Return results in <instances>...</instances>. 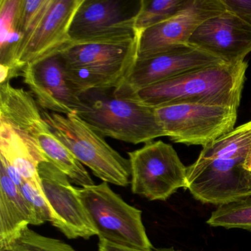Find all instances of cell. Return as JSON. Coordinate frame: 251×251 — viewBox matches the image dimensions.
Segmentation results:
<instances>
[{
  "label": "cell",
  "mask_w": 251,
  "mask_h": 251,
  "mask_svg": "<svg viewBox=\"0 0 251 251\" xmlns=\"http://www.w3.org/2000/svg\"><path fill=\"white\" fill-rule=\"evenodd\" d=\"M186 176V189L202 203L219 206L251 195V120L202 147Z\"/></svg>",
  "instance_id": "obj_1"
},
{
  "label": "cell",
  "mask_w": 251,
  "mask_h": 251,
  "mask_svg": "<svg viewBox=\"0 0 251 251\" xmlns=\"http://www.w3.org/2000/svg\"><path fill=\"white\" fill-rule=\"evenodd\" d=\"M248 61L204 67L148 86L126 98L151 108L198 103L238 109L246 78Z\"/></svg>",
  "instance_id": "obj_2"
},
{
  "label": "cell",
  "mask_w": 251,
  "mask_h": 251,
  "mask_svg": "<svg viewBox=\"0 0 251 251\" xmlns=\"http://www.w3.org/2000/svg\"><path fill=\"white\" fill-rule=\"evenodd\" d=\"M80 99L83 106L77 114L103 137L133 145L167 137L154 108L117 96L114 89L92 91Z\"/></svg>",
  "instance_id": "obj_3"
},
{
  "label": "cell",
  "mask_w": 251,
  "mask_h": 251,
  "mask_svg": "<svg viewBox=\"0 0 251 251\" xmlns=\"http://www.w3.org/2000/svg\"><path fill=\"white\" fill-rule=\"evenodd\" d=\"M137 36L123 43L64 47L58 53L67 80L78 96L92 91L115 89L136 60Z\"/></svg>",
  "instance_id": "obj_4"
},
{
  "label": "cell",
  "mask_w": 251,
  "mask_h": 251,
  "mask_svg": "<svg viewBox=\"0 0 251 251\" xmlns=\"http://www.w3.org/2000/svg\"><path fill=\"white\" fill-rule=\"evenodd\" d=\"M42 114L57 137L102 182L119 186L130 183L131 169L128 158L110 146L105 137L77 113L63 115L43 111Z\"/></svg>",
  "instance_id": "obj_5"
},
{
  "label": "cell",
  "mask_w": 251,
  "mask_h": 251,
  "mask_svg": "<svg viewBox=\"0 0 251 251\" xmlns=\"http://www.w3.org/2000/svg\"><path fill=\"white\" fill-rule=\"evenodd\" d=\"M77 192L98 230L99 239L152 251L142 222V211L127 203L108 183L77 188Z\"/></svg>",
  "instance_id": "obj_6"
},
{
  "label": "cell",
  "mask_w": 251,
  "mask_h": 251,
  "mask_svg": "<svg viewBox=\"0 0 251 251\" xmlns=\"http://www.w3.org/2000/svg\"><path fill=\"white\" fill-rule=\"evenodd\" d=\"M167 137L175 143L205 146L235 128L238 109L220 105L177 103L154 108Z\"/></svg>",
  "instance_id": "obj_7"
},
{
  "label": "cell",
  "mask_w": 251,
  "mask_h": 251,
  "mask_svg": "<svg viewBox=\"0 0 251 251\" xmlns=\"http://www.w3.org/2000/svg\"><path fill=\"white\" fill-rule=\"evenodd\" d=\"M131 191L149 201H167L179 189H187L186 170L172 145L150 142L127 152Z\"/></svg>",
  "instance_id": "obj_8"
},
{
  "label": "cell",
  "mask_w": 251,
  "mask_h": 251,
  "mask_svg": "<svg viewBox=\"0 0 251 251\" xmlns=\"http://www.w3.org/2000/svg\"><path fill=\"white\" fill-rule=\"evenodd\" d=\"M139 6L140 1L83 0L73 18L67 46L133 40L136 37L135 17Z\"/></svg>",
  "instance_id": "obj_9"
},
{
  "label": "cell",
  "mask_w": 251,
  "mask_h": 251,
  "mask_svg": "<svg viewBox=\"0 0 251 251\" xmlns=\"http://www.w3.org/2000/svg\"><path fill=\"white\" fill-rule=\"evenodd\" d=\"M224 63L219 57L192 44L173 45L149 58L136 60L114 93L127 98L145 88L184 73Z\"/></svg>",
  "instance_id": "obj_10"
},
{
  "label": "cell",
  "mask_w": 251,
  "mask_h": 251,
  "mask_svg": "<svg viewBox=\"0 0 251 251\" xmlns=\"http://www.w3.org/2000/svg\"><path fill=\"white\" fill-rule=\"evenodd\" d=\"M39 175L50 211V223L68 239L98 236L77 188L72 186L68 176L50 161L39 164Z\"/></svg>",
  "instance_id": "obj_11"
},
{
  "label": "cell",
  "mask_w": 251,
  "mask_h": 251,
  "mask_svg": "<svg viewBox=\"0 0 251 251\" xmlns=\"http://www.w3.org/2000/svg\"><path fill=\"white\" fill-rule=\"evenodd\" d=\"M226 11L222 0H189L173 17L137 36L136 60L149 58L173 45L189 43L204 23Z\"/></svg>",
  "instance_id": "obj_12"
},
{
  "label": "cell",
  "mask_w": 251,
  "mask_h": 251,
  "mask_svg": "<svg viewBox=\"0 0 251 251\" xmlns=\"http://www.w3.org/2000/svg\"><path fill=\"white\" fill-rule=\"evenodd\" d=\"M83 0H51L29 38L17 64V75L25 67L58 54L70 42V27Z\"/></svg>",
  "instance_id": "obj_13"
},
{
  "label": "cell",
  "mask_w": 251,
  "mask_h": 251,
  "mask_svg": "<svg viewBox=\"0 0 251 251\" xmlns=\"http://www.w3.org/2000/svg\"><path fill=\"white\" fill-rule=\"evenodd\" d=\"M21 76L44 109L67 115L77 113L83 106L80 97L67 80L59 53L27 66Z\"/></svg>",
  "instance_id": "obj_14"
},
{
  "label": "cell",
  "mask_w": 251,
  "mask_h": 251,
  "mask_svg": "<svg viewBox=\"0 0 251 251\" xmlns=\"http://www.w3.org/2000/svg\"><path fill=\"white\" fill-rule=\"evenodd\" d=\"M189 43L226 63L241 62L251 52V25L226 10L204 23Z\"/></svg>",
  "instance_id": "obj_15"
},
{
  "label": "cell",
  "mask_w": 251,
  "mask_h": 251,
  "mask_svg": "<svg viewBox=\"0 0 251 251\" xmlns=\"http://www.w3.org/2000/svg\"><path fill=\"white\" fill-rule=\"evenodd\" d=\"M0 120L39 145L38 138L50 127L31 94L10 82L0 84Z\"/></svg>",
  "instance_id": "obj_16"
},
{
  "label": "cell",
  "mask_w": 251,
  "mask_h": 251,
  "mask_svg": "<svg viewBox=\"0 0 251 251\" xmlns=\"http://www.w3.org/2000/svg\"><path fill=\"white\" fill-rule=\"evenodd\" d=\"M0 158L15 168L25 180L36 183H42L39 164L49 161L39 145L23 137L2 120H0Z\"/></svg>",
  "instance_id": "obj_17"
},
{
  "label": "cell",
  "mask_w": 251,
  "mask_h": 251,
  "mask_svg": "<svg viewBox=\"0 0 251 251\" xmlns=\"http://www.w3.org/2000/svg\"><path fill=\"white\" fill-rule=\"evenodd\" d=\"M33 224V213L18 186L0 169V247Z\"/></svg>",
  "instance_id": "obj_18"
},
{
  "label": "cell",
  "mask_w": 251,
  "mask_h": 251,
  "mask_svg": "<svg viewBox=\"0 0 251 251\" xmlns=\"http://www.w3.org/2000/svg\"><path fill=\"white\" fill-rule=\"evenodd\" d=\"M38 142L48 161L67 175L71 182L82 188L95 185L84 166L57 137L50 127L42 132Z\"/></svg>",
  "instance_id": "obj_19"
},
{
  "label": "cell",
  "mask_w": 251,
  "mask_h": 251,
  "mask_svg": "<svg viewBox=\"0 0 251 251\" xmlns=\"http://www.w3.org/2000/svg\"><path fill=\"white\" fill-rule=\"evenodd\" d=\"M21 0L0 1V64L9 67L12 73L20 38L17 30Z\"/></svg>",
  "instance_id": "obj_20"
},
{
  "label": "cell",
  "mask_w": 251,
  "mask_h": 251,
  "mask_svg": "<svg viewBox=\"0 0 251 251\" xmlns=\"http://www.w3.org/2000/svg\"><path fill=\"white\" fill-rule=\"evenodd\" d=\"M189 0H140V6L135 17L136 36L170 19L187 4Z\"/></svg>",
  "instance_id": "obj_21"
},
{
  "label": "cell",
  "mask_w": 251,
  "mask_h": 251,
  "mask_svg": "<svg viewBox=\"0 0 251 251\" xmlns=\"http://www.w3.org/2000/svg\"><path fill=\"white\" fill-rule=\"evenodd\" d=\"M206 223L212 227L241 228L251 231V195L219 205L211 213Z\"/></svg>",
  "instance_id": "obj_22"
},
{
  "label": "cell",
  "mask_w": 251,
  "mask_h": 251,
  "mask_svg": "<svg viewBox=\"0 0 251 251\" xmlns=\"http://www.w3.org/2000/svg\"><path fill=\"white\" fill-rule=\"evenodd\" d=\"M0 251H77L59 239L44 236L27 227Z\"/></svg>",
  "instance_id": "obj_23"
},
{
  "label": "cell",
  "mask_w": 251,
  "mask_h": 251,
  "mask_svg": "<svg viewBox=\"0 0 251 251\" xmlns=\"http://www.w3.org/2000/svg\"><path fill=\"white\" fill-rule=\"evenodd\" d=\"M18 188L33 213V226H39L46 222H50V211L42 183L25 180Z\"/></svg>",
  "instance_id": "obj_24"
},
{
  "label": "cell",
  "mask_w": 251,
  "mask_h": 251,
  "mask_svg": "<svg viewBox=\"0 0 251 251\" xmlns=\"http://www.w3.org/2000/svg\"><path fill=\"white\" fill-rule=\"evenodd\" d=\"M226 10L251 25V0H222Z\"/></svg>",
  "instance_id": "obj_25"
},
{
  "label": "cell",
  "mask_w": 251,
  "mask_h": 251,
  "mask_svg": "<svg viewBox=\"0 0 251 251\" xmlns=\"http://www.w3.org/2000/svg\"><path fill=\"white\" fill-rule=\"evenodd\" d=\"M98 251H152L147 250H140L130 247L117 245L112 242H108L103 239H99L98 242Z\"/></svg>",
  "instance_id": "obj_26"
},
{
  "label": "cell",
  "mask_w": 251,
  "mask_h": 251,
  "mask_svg": "<svg viewBox=\"0 0 251 251\" xmlns=\"http://www.w3.org/2000/svg\"><path fill=\"white\" fill-rule=\"evenodd\" d=\"M155 251H177V250H175L174 248H160V249H157Z\"/></svg>",
  "instance_id": "obj_27"
}]
</instances>
